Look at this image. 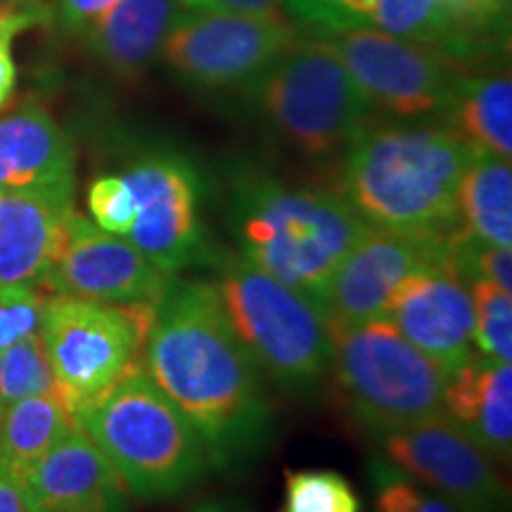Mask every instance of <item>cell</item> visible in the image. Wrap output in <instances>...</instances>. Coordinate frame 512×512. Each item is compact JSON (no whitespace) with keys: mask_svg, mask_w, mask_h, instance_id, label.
I'll use <instances>...</instances> for the list:
<instances>
[{"mask_svg":"<svg viewBox=\"0 0 512 512\" xmlns=\"http://www.w3.org/2000/svg\"><path fill=\"white\" fill-rule=\"evenodd\" d=\"M335 50L373 112L403 124H444L458 69L437 48L377 29L318 36Z\"/></svg>","mask_w":512,"mask_h":512,"instance_id":"8fae6325","label":"cell"},{"mask_svg":"<svg viewBox=\"0 0 512 512\" xmlns=\"http://www.w3.org/2000/svg\"><path fill=\"white\" fill-rule=\"evenodd\" d=\"M297 38V24L275 12L181 10L159 60L181 86L197 93L245 91Z\"/></svg>","mask_w":512,"mask_h":512,"instance_id":"9c48e42d","label":"cell"},{"mask_svg":"<svg viewBox=\"0 0 512 512\" xmlns=\"http://www.w3.org/2000/svg\"><path fill=\"white\" fill-rule=\"evenodd\" d=\"M256 117L306 162L344 157L373 107L323 38L294 41L242 91Z\"/></svg>","mask_w":512,"mask_h":512,"instance_id":"5b68a950","label":"cell"},{"mask_svg":"<svg viewBox=\"0 0 512 512\" xmlns=\"http://www.w3.org/2000/svg\"><path fill=\"white\" fill-rule=\"evenodd\" d=\"M382 458L460 512H503L508 489L494 458L446 413L375 434Z\"/></svg>","mask_w":512,"mask_h":512,"instance_id":"7c38bea8","label":"cell"},{"mask_svg":"<svg viewBox=\"0 0 512 512\" xmlns=\"http://www.w3.org/2000/svg\"><path fill=\"white\" fill-rule=\"evenodd\" d=\"M131 242L72 211L46 275V290L110 304H157L171 280Z\"/></svg>","mask_w":512,"mask_h":512,"instance_id":"5bb4252c","label":"cell"},{"mask_svg":"<svg viewBox=\"0 0 512 512\" xmlns=\"http://www.w3.org/2000/svg\"><path fill=\"white\" fill-rule=\"evenodd\" d=\"M121 176L136 202L124 240L169 275L209 266L216 249L202 219V176L195 162L171 147H145Z\"/></svg>","mask_w":512,"mask_h":512,"instance_id":"30bf717a","label":"cell"},{"mask_svg":"<svg viewBox=\"0 0 512 512\" xmlns=\"http://www.w3.org/2000/svg\"><path fill=\"white\" fill-rule=\"evenodd\" d=\"M74 211L72 195L0 192V292H41Z\"/></svg>","mask_w":512,"mask_h":512,"instance_id":"e0dca14e","label":"cell"},{"mask_svg":"<svg viewBox=\"0 0 512 512\" xmlns=\"http://www.w3.org/2000/svg\"><path fill=\"white\" fill-rule=\"evenodd\" d=\"M0 512H31L24 484L0 467Z\"/></svg>","mask_w":512,"mask_h":512,"instance_id":"836d02e7","label":"cell"},{"mask_svg":"<svg viewBox=\"0 0 512 512\" xmlns=\"http://www.w3.org/2000/svg\"><path fill=\"white\" fill-rule=\"evenodd\" d=\"M472 155L444 124H370L344 152L339 195L368 226L448 238L463 228L458 190Z\"/></svg>","mask_w":512,"mask_h":512,"instance_id":"3957f363","label":"cell"},{"mask_svg":"<svg viewBox=\"0 0 512 512\" xmlns=\"http://www.w3.org/2000/svg\"><path fill=\"white\" fill-rule=\"evenodd\" d=\"M373 0H285V10L294 24L316 36L339 34L349 29H368Z\"/></svg>","mask_w":512,"mask_h":512,"instance_id":"f1b7e54d","label":"cell"},{"mask_svg":"<svg viewBox=\"0 0 512 512\" xmlns=\"http://www.w3.org/2000/svg\"><path fill=\"white\" fill-rule=\"evenodd\" d=\"M444 413L494 458L508 463L512 451V368L479 351L444 389Z\"/></svg>","mask_w":512,"mask_h":512,"instance_id":"d6986e66","label":"cell"},{"mask_svg":"<svg viewBox=\"0 0 512 512\" xmlns=\"http://www.w3.org/2000/svg\"><path fill=\"white\" fill-rule=\"evenodd\" d=\"M12 41H5L0 38V110L8 105V100L15 93V83H17V67L15 60H12Z\"/></svg>","mask_w":512,"mask_h":512,"instance_id":"e575fe53","label":"cell"},{"mask_svg":"<svg viewBox=\"0 0 512 512\" xmlns=\"http://www.w3.org/2000/svg\"><path fill=\"white\" fill-rule=\"evenodd\" d=\"M46 19H50V5L43 0H0V38L5 41Z\"/></svg>","mask_w":512,"mask_h":512,"instance_id":"1f68e13d","label":"cell"},{"mask_svg":"<svg viewBox=\"0 0 512 512\" xmlns=\"http://www.w3.org/2000/svg\"><path fill=\"white\" fill-rule=\"evenodd\" d=\"M88 211L91 219L105 233L124 238L136 216V202H133L131 188L121 174L98 176L88 188Z\"/></svg>","mask_w":512,"mask_h":512,"instance_id":"f546056e","label":"cell"},{"mask_svg":"<svg viewBox=\"0 0 512 512\" xmlns=\"http://www.w3.org/2000/svg\"><path fill=\"white\" fill-rule=\"evenodd\" d=\"M444 3H446V8H458V5L467 3V0H444Z\"/></svg>","mask_w":512,"mask_h":512,"instance_id":"8d00e7d4","label":"cell"},{"mask_svg":"<svg viewBox=\"0 0 512 512\" xmlns=\"http://www.w3.org/2000/svg\"><path fill=\"white\" fill-rule=\"evenodd\" d=\"M444 126L479 152L512 155V79L508 72H458Z\"/></svg>","mask_w":512,"mask_h":512,"instance_id":"44dd1931","label":"cell"},{"mask_svg":"<svg viewBox=\"0 0 512 512\" xmlns=\"http://www.w3.org/2000/svg\"><path fill=\"white\" fill-rule=\"evenodd\" d=\"M140 366L207 446L211 470L240 472L271 446L275 420L264 373L211 280L174 278L155 304Z\"/></svg>","mask_w":512,"mask_h":512,"instance_id":"6da1fadb","label":"cell"},{"mask_svg":"<svg viewBox=\"0 0 512 512\" xmlns=\"http://www.w3.org/2000/svg\"><path fill=\"white\" fill-rule=\"evenodd\" d=\"M226 221L240 256L302 292L320 313L339 261L368 228L339 192L290 185L254 164L228 174Z\"/></svg>","mask_w":512,"mask_h":512,"instance_id":"7a4b0ae2","label":"cell"},{"mask_svg":"<svg viewBox=\"0 0 512 512\" xmlns=\"http://www.w3.org/2000/svg\"><path fill=\"white\" fill-rule=\"evenodd\" d=\"M185 512H249V505L238 496H214L192 505Z\"/></svg>","mask_w":512,"mask_h":512,"instance_id":"d590c367","label":"cell"},{"mask_svg":"<svg viewBox=\"0 0 512 512\" xmlns=\"http://www.w3.org/2000/svg\"><path fill=\"white\" fill-rule=\"evenodd\" d=\"M361 498L349 479L335 470L285 472L280 512H361Z\"/></svg>","mask_w":512,"mask_h":512,"instance_id":"484cf974","label":"cell"},{"mask_svg":"<svg viewBox=\"0 0 512 512\" xmlns=\"http://www.w3.org/2000/svg\"><path fill=\"white\" fill-rule=\"evenodd\" d=\"M460 223L477 240L512 245V169L510 159L475 150L458 190Z\"/></svg>","mask_w":512,"mask_h":512,"instance_id":"603a6c76","label":"cell"},{"mask_svg":"<svg viewBox=\"0 0 512 512\" xmlns=\"http://www.w3.org/2000/svg\"><path fill=\"white\" fill-rule=\"evenodd\" d=\"M76 422L114 465L128 496L143 503L174 501L211 472L200 432L140 363L81 408Z\"/></svg>","mask_w":512,"mask_h":512,"instance_id":"277c9868","label":"cell"},{"mask_svg":"<svg viewBox=\"0 0 512 512\" xmlns=\"http://www.w3.org/2000/svg\"><path fill=\"white\" fill-rule=\"evenodd\" d=\"M43 394L60 396V389L41 335L31 332L0 351V396L3 406H8L12 401Z\"/></svg>","mask_w":512,"mask_h":512,"instance_id":"d4e9b609","label":"cell"},{"mask_svg":"<svg viewBox=\"0 0 512 512\" xmlns=\"http://www.w3.org/2000/svg\"><path fill=\"white\" fill-rule=\"evenodd\" d=\"M285 0H178L181 10L192 12H242V15H261L275 12Z\"/></svg>","mask_w":512,"mask_h":512,"instance_id":"d6a6232c","label":"cell"},{"mask_svg":"<svg viewBox=\"0 0 512 512\" xmlns=\"http://www.w3.org/2000/svg\"><path fill=\"white\" fill-rule=\"evenodd\" d=\"M76 425L62 396L12 401L0 415V467L22 482L27 472Z\"/></svg>","mask_w":512,"mask_h":512,"instance_id":"7402d4cb","label":"cell"},{"mask_svg":"<svg viewBox=\"0 0 512 512\" xmlns=\"http://www.w3.org/2000/svg\"><path fill=\"white\" fill-rule=\"evenodd\" d=\"M119 0H53L50 19L69 36H88L95 24L107 15Z\"/></svg>","mask_w":512,"mask_h":512,"instance_id":"4dcf8cb0","label":"cell"},{"mask_svg":"<svg viewBox=\"0 0 512 512\" xmlns=\"http://www.w3.org/2000/svg\"><path fill=\"white\" fill-rule=\"evenodd\" d=\"M76 152L64 128L38 105L0 117V192L31 190L74 197Z\"/></svg>","mask_w":512,"mask_h":512,"instance_id":"ac0fdd59","label":"cell"},{"mask_svg":"<svg viewBox=\"0 0 512 512\" xmlns=\"http://www.w3.org/2000/svg\"><path fill=\"white\" fill-rule=\"evenodd\" d=\"M387 318L448 377L472 354L475 304L470 285L456 273L451 261L403 280L389 302Z\"/></svg>","mask_w":512,"mask_h":512,"instance_id":"9a60e30c","label":"cell"},{"mask_svg":"<svg viewBox=\"0 0 512 512\" xmlns=\"http://www.w3.org/2000/svg\"><path fill=\"white\" fill-rule=\"evenodd\" d=\"M368 477L373 484L375 512H460L451 501L403 475L382 456L370 458Z\"/></svg>","mask_w":512,"mask_h":512,"instance_id":"4316f807","label":"cell"},{"mask_svg":"<svg viewBox=\"0 0 512 512\" xmlns=\"http://www.w3.org/2000/svg\"><path fill=\"white\" fill-rule=\"evenodd\" d=\"M152 316L155 304H110L69 294L43 302L38 335L74 418L140 363Z\"/></svg>","mask_w":512,"mask_h":512,"instance_id":"ba28073f","label":"cell"},{"mask_svg":"<svg viewBox=\"0 0 512 512\" xmlns=\"http://www.w3.org/2000/svg\"><path fill=\"white\" fill-rule=\"evenodd\" d=\"M0 408H5V406H3V396H0Z\"/></svg>","mask_w":512,"mask_h":512,"instance_id":"74e56055","label":"cell"},{"mask_svg":"<svg viewBox=\"0 0 512 512\" xmlns=\"http://www.w3.org/2000/svg\"><path fill=\"white\" fill-rule=\"evenodd\" d=\"M178 15V0H119L88 31V48L112 74L136 79L159 60Z\"/></svg>","mask_w":512,"mask_h":512,"instance_id":"ffe728a7","label":"cell"},{"mask_svg":"<svg viewBox=\"0 0 512 512\" xmlns=\"http://www.w3.org/2000/svg\"><path fill=\"white\" fill-rule=\"evenodd\" d=\"M211 280L235 335L287 394H313L330 377L332 332L311 299L240 254L214 252Z\"/></svg>","mask_w":512,"mask_h":512,"instance_id":"8992f818","label":"cell"},{"mask_svg":"<svg viewBox=\"0 0 512 512\" xmlns=\"http://www.w3.org/2000/svg\"><path fill=\"white\" fill-rule=\"evenodd\" d=\"M0 415H3V408H0Z\"/></svg>","mask_w":512,"mask_h":512,"instance_id":"f35d334b","label":"cell"},{"mask_svg":"<svg viewBox=\"0 0 512 512\" xmlns=\"http://www.w3.org/2000/svg\"><path fill=\"white\" fill-rule=\"evenodd\" d=\"M451 238L368 226L339 261L328 285L323 316L330 328L387 318L389 302L403 280L451 261Z\"/></svg>","mask_w":512,"mask_h":512,"instance_id":"4fadbf2b","label":"cell"},{"mask_svg":"<svg viewBox=\"0 0 512 512\" xmlns=\"http://www.w3.org/2000/svg\"><path fill=\"white\" fill-rule=\"evenodd\" d=\"M330 375L349 418L368 437L444 413L448 375L389 318L330 328Z\"/></svg>","mask_w":512,"mask_h":512,"instance_id":"52a82bcc","label":"cell"},{"mask_svg":"<svg viewBox=\"0 0 512 512\" xmlns=\"http://www.w3.org/2000/svg\"><path fill=\"white\" fill-rule=\"evenodd\" d=\"M368 29L425 43L441 53L448 36V10L444 0H373Z\"/></svg>","mask_w":512,"mask_h":512,"instance_id":"cb8c5ba5","label":"cell"},{"mask_svg":"<svg viewBox=\"0 0 512 512\" xmlns=\"http://www.w3.org/2000/svg\"><path fill=\"white\" fill-rule=\"evenodd\" d=\"M31 512H128V491L76 422L22 479Z\"/></svg>","mask_w":512,"mask_h":512,"instance_id":"2e32d148","label":"cell"},{"mask_svg":"<svg viewBox=\"0 0 512 512\" xmlns=\"http://www.w3.org/2000/svg\"><path fill=\"white\" fill-rule=\"evenodd\" d=\"M475 304V347L496 361H512V292L489 280L470 283Z\"/></svg>","mask_w":512,"mask_h":512,"instance_id":"83f0119b","label":"cell"}]
</instances>
